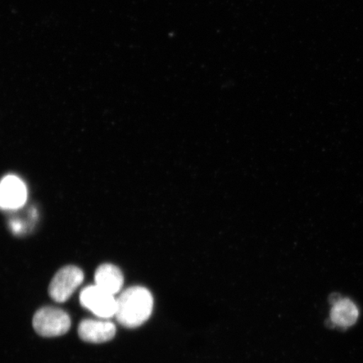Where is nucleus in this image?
I'll use <instances>...</instances> for the list:
<instances>
[{
  "label": "nucleus",
  "mask_w": 363,
  "mask_h": 363,
  "mask_svg": "<svg viewBox=\"0 0 363 363\" xmlns=\"http://www.w3.org/2000/svg\"><path fill=\"white\" fill-rule=\"evenodd\" d=\"M26 199V186L17 176L7 175L0 180V208L16 210L24 206Z\"/></svg>",
  "instance_id": "39448f33"
},
{
  "label": "nucleus",
  "mask_w": 363,
  "mask_h": 363,
  "mask_svg": "<svg viewBox=\"0 0 363 363\" xmlns=\"http://www.w3.org/2000/svg\"><path fill=\"white\" fill-rule=\"evenodd\" d=\"M84 275L79 267L67 266L59 270L49 286V294L54 301L65 303L83 283Z\"/></svg>",
  "instance_id": "20e7f679"
},
{
  "label": "nucleus",
  "mask_w": 363,
  "mask_h": 363,
  "mask_svg": "<svg viewBox=\"0 0 363 363\" xmlns=\"http://www.w3.org/2000/svg\"><path fill=\"white\" fill-rule=\"evenodd\" d=\"M33 328L43 337H60L69 330L71 319L67 313L60 308L44 307L36 311L33 317Z\"/></svg>",
  "instance_id": "f03ea898"
},
{
  "label": "nucleus",
  "mask_w": 363,
  "mask_h": 363,
  "mask_svg": "<svg viewBox=\"0 0 363 363\" xmlns=\"http://www.w3.org/2000/svg\"><path fill=\"white\" fill-rule=\"evenodd\" d=\"M359 315L355 303L349 298H340L330 311V320L339 328H347L356 323Z\"/></svg>",
  "instance_id": "6e6552de"
},
{
  "label": "nucleus",
  "mask_w": 363,
  "mask_h": 363,
  "mask_svg": "<svg viewBox=\"0 0 363 363\" xmlns=\"http://www.w3.org/2000/svg\"><path fill=\"white\" fill-rule=\"evenodd\" d=\"M79 337L86 342L104 343L115 337V324L108 320L86 319L79 325Z\"/></svg>",
  "instance_id": "423d86ee"
},
{
  "label": "nucleus",
  "mask_w": 363,
  "mask_h": 363,
  "mask_svg": "<svg viewBox=\"0 0 363 363\" xmlns=\"http://www.w3.org/2000/svg\"><path fill=\"white\" fill-rule=\"evenodd\" d=\"M116 301V320L126 328H138L152 315L153 297L146 288L134 286L127 289Z\"/></svg>",
  "instance_id": "f257e3e1"
},
{
  "label": "nucleus",
  "mask_w": 363,
  "mask_h": 363,
  "mask_svg": "<svg viewBox=\"0 0 363 363\" xmlns=\"http://www.w3.org/2000/svg\"><path fill=\"white\" fill-rule=\"evenodd\" d=\"M82 306L101 319L116 316L117 301L115 295L104 291L97 285H90L82 290L79 296Z\"/></svg>",
  "instance_id": "7ed1b4c3"
},
{
  "label": "nucleus",
  "mask_w": 363,
  "mask_h": 363,
  "mask_svg": "<svg viewBox=\"0 0 363 363\" xmlns=\"http://www.w3.org/2000/svg\"><path fill=\"white\" fill-rule=\"evenodd\" d=\"M94 280L95 285L113 295L119 293L124 284V276L119 267L108 263L98 267Z\"/></svg>",
  "instance_id": "0eeeda50"
}]
</instances>
